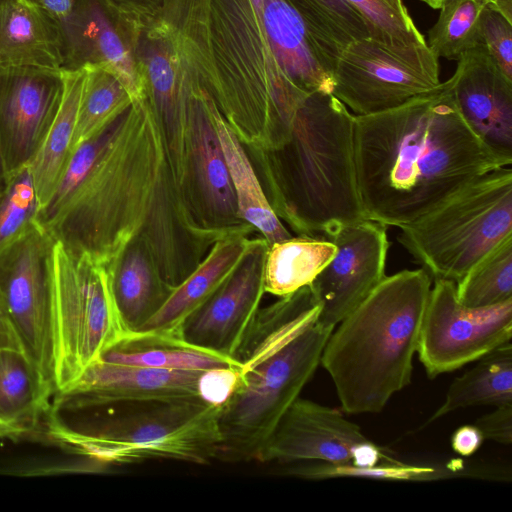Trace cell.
<instances>
[{
	"label": "cell",
	"mask_w": 512,
	"mask_h": 512,
	"mask_svg": "<svg viewBox=\"0 0 512 512\" xmlns=\"http://www.w3.org/2000/svg\"><path fill=\"white\" fill-rule=\"evenodd\" d=\"M354 145L365 218L385 226L414 222L477 178L509 166L462 119L451 77L396 108L355 115Z\"/></svg>",
	"instance_id": "obj_1"
},
{
	"label": "cell",
	"mask_w": 512,
	"mask_h": 512,
	"mask_svg": "<svg viewBox=\"0 0 512 512\" xmlns=\"http://www.w3.org/2000/svg\"><path fill=\"white\" fill-rule=\"evenodd\" d=\"M145 95L104 132L89 170L55 212L37 219L75 255L110 266L136 239L154 257L173 251L169 214L186 213Z\"/></svg>",
	"instance_id": "obj_2"
},
{
	"label": "cell",
	"mask_w": 512,
	"mask_h": 512,
	"mask_svg": "<svg viewBox=\"0 0 512 512\" xmlns=\"http://www.w3.org/2000/svg\"><path fill=\"white\" fill-rule=\"evenodd\" d=\"M152 24L239 139L268 151L287 143L295 114L310 94L280 66L263 0H166Z\"/></svg>",
	"instance_id": "obj_3"
},
{
	"label": "cell",
	"mask_w": 512,
	"mask_h": 512,
	"mask_svg": "<svg viewBox=\"0 0 512 512\" xmlns=\"http://www.w3.org/2000/svg\"><path fill=\"white\" fill-rule=\"evenodd\" d=\"M309 286L259 310L234 355L240 381L220 408L216 460L258 461L288 408L320 364L332 327L317 318Z\"/></svg>",
	"instance_id": "obj_4"
},
{
	"label": "cell",
	"mask_w": 512,
	"mask_h": 512,
	"mask_svg": "<svg viewBox=\"0 0 512 512\" xmlns=\"http://www.w3.org/2000/svg\"><path fill=\"white\" fill-rule=\"evenodd\" d=\"M431 286L423 268L386 276L333 329L320 364L345 412H380L410 384Z\"/></svg>",
	"instance_id": "obj_5"
},
{
	"label": "cell",
	"mask_w": 512,
	"mask_h": 512,
	"mask_svg": "<svg viewBox=\"0 0 512 512\" xmlns=\"http://www.w3.org/2000/svg\"><path fill=\"white\" fill-rule=\"evenodd\" d=\"M355 115L332 93L310 94L290 138L273 151L276 214L304 236L330 237L365 218L355 162Z\"/></svg>",
	"instance_id": "obj_6"
},
{
	"label": "cell",
	"mask_w": 512,
	"mask_h": 512,
	"mask_svg": "<svg viewBox=\"0 0 512 512\" xmlns=\"http://www.w3.org/2000/svg\"><path fill=\"white\" fill-rule=\"evenodd\" d=\"M141 406L82 431L54 419L50 434L71 451L105 465L155 459L204 465L216 460L219 407L198 398Z\"/></svg>",
	"instance_id": "obj_7"
},
{
	"label": "cell",
	"mask_w": 512,
	"mask_h": 512,
	"mask_svg": "<svg viewBox=\"0 0 512 512\" xmlns=\"http://www.w3.org/2000/svg\"><path fill=\"white\" fill-rule=\"evenodd\" d=\"M399 228V243L432 278L458 282L512 235L510 165L484 174Z\"/></svg>",
	"instance_id": "obj_8"
},
{
	"label": "cell",
	"mask_w": 512,
	"mask_h": 512,
	"mask_svg": "<svg viewBox=\"0 0 512 512\" xmlns=\"http://www.w3.org/2000/svg\"><path fill=\"white\" fill-rule=\"evenodd\" d=\"M52 291L55 326V391H66L83 371L126 332L105 265L75 255L54 240Z\"/></svg>",
	"instance_id": "obj_9"
},
{
	"label": "cell",
	"mask_w": 512,
	"mask_h": 512,
	"mask_svg": "<svg viewBox=\"0 0 512 512\" xmlns=\"http://www.w3.org/2000/svg\"><path fill=\"white\" fill-rule=\"evenodd\" d=\"M53 244L36 219L0 251V306L50 393L56 392Z\"/></svg>",
	"instance_id": "obj_10"
},
{
	"label": "cell",
	"mask_w": 512,
	"mask_h": 512,
	"mask_svg": "<svg viewBox=\"0 0 512 512\" xmlns=\"http://www.w3.org/2000/svg\"><path fill=\"white\" fill-rule=\"evenodd\" d=\"M438 60L427 43L391 46L358 39L339 54L332 94L356 116L387 111L437 87Z\"/></svg>",
	"instance_id": "obj_11"
},
{
	"label": "cell",
	"mask_w": 512,
	"mask_h": 512,
	"mask_svg": "<svg viewBox=\"0 0 512 512\" xmlns=\"http://www.w3.org/2000/svg\"><path fill=\"white\" fill-rule=\"evenodd\" d=\"M133 54L144 95L159 128L180 200L193 202L192 97L197 82L167 37L152 23L136 38Z\"/></svg>",
	"instance_id": "obj_12"
},
{
	"label": "cell",
	"mask_w": 512,
	"mask_h": 512,
	"mask_svg": "<svg viewBox=\"0 0 512 512\" xmlns=\"http://www.w3.org/2000/svg\"><path fill=\"white\" fill-rule=\"evenodd\" d=\"M511 337L512 299L485 308L466 307L458 301L454 281L434 279L417 348L429 378L477 361Z\"/></svg>",
	"instance_id": "obj_13"
},
{
	"label": "cell",
	"mask_w": 512,
	"mask_h": 512,
	"mask_svg": "<svg viewBox=\"0 0 512 512\" xmlns=\"http://www.w3.org/2000/svg\"><path fill=\"white\" fill-rule=\"evenodd\" d=\"M62 94V70L0 67V156L7 182L35 157Z\"/></svg>",
	"instance_id": "obj_14"
},
{
	"label": "cell",
	"mask_w": 512,
	"mask_h": 512,
	"mask_svg": "<svg viewBox=\"0 0 512 512\" xmlns=\"http://www.w3.org/2000/svg\"><path fill=\"white\" fill-rule=\"evenodd\" d=\"M336 246L330 262L309 285L320 311L317 320L335 328L386 277L387 226L364 219L328 237Z\"/></svg>",
	"instance_id": "obj_15"
},
{
	"label": "cell",
	"mask_w": 512,
	"mask_h": 512,
	"mask_svg": "<svg viewBox=\"0 0 512 512\" xmlns=\"http://www.w3.org/2000/svg\"><path fill=\"white\" fill-rule=\"evenodd\" d=\"M268 246L257 238L231 276L181 324L177 336L182 341L234 359L260 310Z\"/></svg>",
	"instance_id": "obj_16"
},
{
	"label": "cell",
	"mask_w": 512,
	"mask_h": 512,
	"mask_svg": "<svg viewBox=\"0 0 512 512\" xmlns=\"http://www.w3.org/2000/svg\"><path fill=\"white\" fill-rule=\"evenodd\" d=\"M452 78L457 109L472 132L506 165L512 163V80L480 43L458 60Z\"/></svg>",
	"instance_id": "obj_17"
},
{
	"label": "cell",
	"mask_w": 512,
	"mask_h": 512,
	"mask_svg": "<svg viewBox=\"0 0 512 512\" xmlns=\"http://www.w3.org/2000/svg\"><path fill=\"white\" fill-rule=\"evenodd\" d=\"M204 370H166L97 359L66 391L60 403L86 409L112 404H147L200 399L198 381Z\"/></svg>",
	"instance_id": "obj_18"
},
{
	"label": "cell",
	"mask_w": 512,
	"mask_h": 512,
	"mask_svg": "<svg viewBox=\"0 0 512 512\" xmlns=\"http://www.w3.org/2000/svg\"><path fill=\"white\" fill-rule=\"evenodd\" d=\"M338 410L298 397L279 421L259 462L350 463L354 448L367 441Z\"/></svg>",
	"instance_id": "obj_19"
},
{
	"label": "cell",
	"mask_w": 512,
	"mask_h": 512,
	"mask_svg": "<svg viewBox=\"0 0 512 512\" xmlns=\"http://www.w3.org/2000/svg\"><path fill=\"white\" fill-rule=\"evenodd\" d=\"M63 39V70L103 66L123 82L133 101L144 96L134 54L135 37L98 0H76L70 15L58 21Z\"/></svg>",
	"instance_id": "obj_20"
},
{
	"label": "cell",
	"mask_w": 512,
	"mask_h": 512,
	"mask_svg": "<svg viewBox=\"0 0 512 512\" xmlns=\"http://www.w3.org/2000/svg\"><path fill=\"white\" fill-rule=\"evenodd\" d=\"M199 85L192 97L191 162L196 210L201 205L207 227L221 237L244 235L247 228L237 211L228 167Z\"/></svg>",
	"instance_id": "obj_21"
},
{
	"label": "cell",
	"mask_w": 512,
	"mask_h": 512,
	"mask_svg": "<svg viewBox=\"0 0 512 512\" xmlns=\"http://www.w3.org/2000/svg\"><path fill=\"white\" fill-rule=\"evenodd\" d=\"M264 21L275 56L288 78L303 92L332 93L339 57L286 0H263Z\"/></svg>",
	"instance_id": "obj_22"
},
{
	"label": "cell",
	"mask_w": 512,
	"mask_h": 512,
	"mask_svg": "<svg viewBox=\"0 0 512 512\" xmlns=\"http://www.w3.org/2000/svg\"><path fill=\"white\" fill-rule=\"evenodd\" d=\"M244 236L216 240L204 260L172 289L160 309L135 333L178 337L184 320L231 276L257 240Z\"/></svg>",
	"instance_id": "obj_23"
},
{
	"label": "cell",
	"mask_w": 512,
	"mask_h": 512,
	"mask_svg": "<svg viewBox=\"0 0 512 512\" xmlns=\"http://www.w3.org/2000/svg\"><path fill=\"white\" fill-rule=\"evenodd\" d=\"M59 22L35 0H0V67L63 70Z\"/></svg>",
	"instance_id": "obj_24"
},
{
	"label": "cell",
	"mask_w": 512,
	"mask_h": 512,
	"mask_svg": "<svg viewBox=\"0 0 512 512\" xmlns=\"http://www.w3.org/2000/svg\"><path fill=\"white\" fill-rule=\"evenodd\" d=\"M106 267L122 326L126 335L135 333L160 309L173 288L162 279L141 239L133 241L114 264Z\"/></svg>",
	"instance_id": "obj_25"
},
{
	"label": "cell",
	"mask_w": 512,
	"mask_h": 512,
	"mask_svg": "<svg viewBox=\"0 0 512 512\" xmlns=\"http://www.w3.org/2000/svg\"><path fill=\"white\" fill-rule=\"evenodd\" d=\"M206 105L228 167L239 218L257 229L268 245L290 238L263 191L240 139L208 93Z\"/></svg>",
	"instance_id": "obj_26"
},
{
	"label": "cell",
	"mask_w": 512,
	"mask_h": 512,
	"mask_svg": "<svg viewBox=\"0 0 512 512\" xmlns=\"http://www.w3.org/2000/svg\"><path fill=\"white\" fill-rule=\"evenodd\" d=\"M85 69L62 70L63 94L48 133L28 166L37 214L50 202L72 155V138Z\"/></svg>",
	"instance_id": "obj_27"
},
{
	"label": "cell",
	"mask_w": 512,
	"mask_h": 512,
	"mask_svg": "<svg viewBox=\"0 0 512 512\" xmlns=\"http://www.w3.org/2000/svg\"><path fill=\"white\" fill-rule=\"evenodd\" d=\"M99 358L117 364L166 370H206L239 365L233 358L191 346L178 337L149 333L127 334Z\"/></svg>",
	"instance_id": "obj_28"
},
{
	"label": "cell",
	"mask_w": 512,
	"mask_h": 512,
	"mask_svg": "<svg viewBox=\"0 0 512 512\" xmlns=\"http://www.w3.org/2000/svg\"><path fill=\"white\" fill-rule=\"evenodd\" d=\"M336 252L323 237H290L268 246L264 264V291L278 297L309 286Z\"/></svg>",
	"instance_id": "obj_29"
},
{
	"label": "cell",
	"mask_w": 512,
	"mask_h": 512,
	"mask_svg": "<svg viewBox=\"0 0 512 512\" xmlns=\"http://www.w3.org/2000/svg\"><path fill=\"white\" fill-rule=\"evenodd\" d=\"M477 364L455 378L443 403L429 421L461 408L512 404V344L503 343L477 360Z\"/></svg>",
	"instance_id": "obj_30"
},
{
	"label": "cell",
	"mask_w": 512,
	"mask_h": 512,
	"mask_svg": "<svg viewBox=\"0 0 512 512\" xmlns=\"http://www.w3.org/2000/svg\"><path fill=\"white\" fill-rule=\"evenodd\" d=\"M84 69L72 153L101 134L134 102L123 82L111 70L99 65H86Z\"/></svg>",
	"instance_id": "obj_31"
},
{
	"label": "cell",
	"mask_w": 512,
	"mask_h": 512,
	"mask_svg": "<svg viewBox=\"0 0 512 512\" xmlns=\"http://www.w3.org/2000/svg\"><path fill=\"white\" fill-rule=\"evenodd\" d=\"M51 393L21 350L0 349V413L26 432L48 408Z\"/></svg>",
	"instance_id": "obj_32"
},
{
	"label": "cell",
	"mask_w": 512,
	"mask_h": 512,
	"mask_svg": "<svg viewBox=\"0 0 512 512\" xmlns=\"http://www.w3.org/2000/svg\"><path fill=\"white\" fill-rule=\"evenodd\" d=\"M458 301L470 308H485L512 299V235L506 237L458 282Z\"/></svg>",
	"instance_id": "obj_33"
},
{
	"label": "cell",
	"mask_w": 512,
	"mask_h": 512,
	"mask_svg": "<svg viewBox=\"0 0 512 512\" xmlns=\"http://www.w3.org/2000/svg\"><path fill=\"white\" fill-rule=\"evenodd\" d=\"M487 4L486 0H442L439 17L428 31L429 49L438 58L458 61L482 43L480 21Z\"/></svg>",
	"instance_id": "obj_34"
},
{
	"label": "cell",
	"mask_w": 512,
	"mask_h": 512,
	"mask_svg": "<svg viewBox=\"0 0 512 512\" xmlns=\"http://www.w3.org/2000/svg\"><path fill=\"white\" fill-rule=\"evenodd\" d=\"M305 24L338 55L350 42L370 37L361 15L345 0H286Z\"/></svg>",
	"instance_id": "obj_35"
},
{
	"label": "cell",
	"mask_w": 512,
	"mask_h": 512,
	"mask_svg": "<svg viewBox=\"0 0 512 512\" xmlns=\"http://www.w3.org/2000/svg\"><path fill=\"white\" fill-rule=\"evenodd\" d=\"M284 472L287 475L309 480H323L336 477H364L392 481H430L458 476L476 477V475L470 473L472 471H466L461 466L448 465L446 468H434L396 463L394 461L391 464H377L372 467H357L350 463L333 464L314 461L313 463L292 466Z\"/></svg>",
	"instance_id": "obj_36"
},
{
	"label": "cell",
	"mask_w": 512,
	"mask_h": 512,
	"mask_svg": "<svg viewBox=\"0 0 512 512\" xmlns=\"http://www.w3.org/2000/svg\"><path fill=\"white\" fill-rule=\"evenodd\" d=\"M365 21L369 35L391 46L426 44L402 0H345Z\"/></svg>",
	"instance_id": "obj_37"
},
{
	"label": "cell",
	"mask_w": 512,
	"mask_h": 512,
	"mask_svg": "<svg viewBox=\"0 0 512 512\" xmlns=\"http://www.w3.org/2000/svg\"><path fill=\"white\" fill-rule=\"evenodd\" d=\"M36 219V196L27 167L8 180L0 200V251Z\"/></svg>",
	"instance_id": "obj_38"
},
{
	"label": "cell",
	"mask_w": 512,
	"mask_h": 512,
	"mask_svg": "<svg viewBox=\"0 0 512 512\" xmlns=\"http://www.w3.org/2000/svg\"><path fill=\"white\" fill-rule=\"evenodd\" d=\"M480 34L495 63L512 80V22L487 4L481 14Z\"/></svg>",
	"instance_id": "obj_39"
},
{
	"label": "cell",
	"mask_w": 512,
	"mask_h": 512,
	"mask_svg": "<svg viewBox=\"0 0 512 512\" xmlns=\"http://www.w3.org/2000/svg\"><path fill=\"white\" fill-rule=\"evenodd\" d=\"M133 35L141 33L156 18L166 0H98Z\"/></svg>",
	"instance_id": "obj_40"
},
{
	"label": "cell",
	"mask_w": 512,
	"mask_h": 512,
	"mask_svg": "<svg viewBox=\"0 0 512 512\" xmlns=\"http://www.w3.org/2000/svg\"><path fill=\"white\" fill-rule=\"evenodd\" d=\"M240 381V364L204 370L198 381L199 398L221 408L233 395Z\"/></svg>",
	"instance_id": "obj_41"
},
{
	"label": "cell",
	"mask_w": 512,
	"mask_h": 512,
	"mask_svg": "<svg viewBox=\"0 0 512 512\" xmlns=\"http://www.w3.org/2000/svg\"><path fill=\"white\" fill-rule=\"evenodd\" d=\"M474 425L484 439L510 445L512 442V404L497 406L492 412L478 418Z\"/></svg>",
	"instance_id": "obj_42"
},
{
	"label": "cell",
	"mask_w": 512,
	"mask_h": 512,
	"mask_svg": "<svg viewBox=\"0 0 512 512\" xmlns=\"http://www.w3.org/2000/svg\"><path fill=\"white\" fill-rule=\"evenodd\" d=\"M484 438L475 425H465L458 428L452 435L453 450L461 456H471L481 446Z\"/></svg>",
	"instance_id": "obj_43"
},
{
	"label": "cell",
	"mask_w": 512,
	"mask_h": 512,
	"mask_svg": "<svg viewBox=\"0 0 512 512\" xmlns=\"http://www.w3.org/2000/svg\"><path fill=\"white\" fill-rule=\"evenodd\" d=\"M384 455L380 449L369 440L357 445L352 453L350 464L357 467H372L382 460Z\"/></svg>",
	"instance_id": "obj_44"
},
{
	"label": "cell",
	"mask_w": 512,
	"mask_h": 512,
	"mask_svg": "<svg viewBox=\"0 0 512 512\" xmlns=\"http://www.w3.org/2000/svg\"><path fill=\"white\" fill-rule=\"evenodd\" d=\"M76 0H38L45 11L57 21L67 18L73 10Z\"/></svg>",
	"instance_id": "obj_45"
},
{
	"label": "cell",
	"mask_w": 512,
	"mask_h": 512,
	"mask_svg": "<svg viewBox=\"0 0 512 512\" xmlns=\"http://www.w3.org/2000/svg\"><path fill=\"white\" fill-rule=\"evenodd\" d=\"M2 348L17 349L22 351L17 335L15 334L2 307L0 306V349Z\"/></svg>",
	"instance_id": "obj_46"
},
{
	"label": "cell",
	"mask_w": 512,
	"mask_h": 512,
	"mask_svg": "<svg viewBox=\"0 0 512 512\" xmlns=\"http://www.w3.org/2000/svg\"><path fill=\"white\" fill-rule=\"evenodd\" d=\"M488 5L499 11L508 21L512 22V0H486Z\"/></svg>",
	"instance_id": "obj_47"
},
{
	"label": "cell",
	"mask_w": 512,
	"mask_h": 512,
	"mask_svg": "<svg viewBox=\"0 0 512 512\" xmlns=\"http://www.w3.org/2000/svg\"><path fill=\"white\" fill-rule=\"evenodd\" d=\"M26 431L19 428V427H16L12 424H10L9 422H7L4 417L2 416V414L0 413V437H3V436H9V437H13V436H19V435H22L23 433H25Z\"/></svg>",
	"instance_id": "obj_48"
},
{
	"label": "cell",
	"mask_w": 512,
	"mask_h": 512,
	"mask_svg": "<svg viewBox=\"0 0 512 512\" xmlns=\"http://www.w3.org/2000/svg\"><path fill=\"white\" fill-rule=\"evenodd\" d=\"M6 186H7V180L5 177L2 160H1V156H0V194H2L5 191Z\"/></svg>",
	"instance_id": "obj_49"
},
{
	"label": "cell",
	"mask_w": 512,
	"mask_h": 512,
	"mask_svg": "<svg viewBox=\"0 0 512 512\" xmlns=\"http://www.w3.org/2000/svg\"><path fill=\"white\" fill-rule=\"evenodd\" d=\"M433 9H439L442 0H421Z\"/></svg>",
	"instance_id": "obj_50"
},
{
	"label": "cell",
	"mask_w": 512,
	"mask_h": 512,
	"mask_svg": "<svg viewBox=\"0 0 512 512\" xmlns=\"http://www.w3.org/2000/svg\"><path fill=\"white\" fill-rule=\"evenodd\" d=\"M3 193H4V192H3ZM3 193H2V194H0V200H1V197H2Z\"/></svg>",
	"instance_id": "obj_51"
}]
</instances>
